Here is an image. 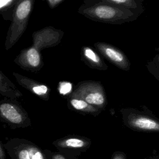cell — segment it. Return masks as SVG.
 I'll use <instances>...</instances> for the list:
<instances>
[{
	"label": "cell",
	"mask_w": 159,
	"mask_h": 159,
	"mask_svg": "<svg viewBox=\"0 0 159 159\" xmlns=\"http://www.w3.org/2000/svg\"><path fill=\"white\" fill-rule=\"evenodd\" d=\"M78 12L90 20L111 24L132 22L140 15L124 7L106 2L88 0H84Z\"/></svg>",
	"instance_id": "6da1fadb"
},
{
	"label": "cell",
	"mask_w": 159,
	"mask_h": 159,
	"mask_svg": "<svg viewBox=\"0 0 159 159\" xmlns=\"http://www.w3.org/2000/svg\"><path fill=\"white\" fill-rule=\"evenodd\" d=\"M35 0H14L10 5L11 23L4 42L5 50L11 48L26 30Z\"/></svg>",
	"instance_id": "7a4b0ae2"
},
{
	"label": "cell",
	"mask_w": 159,
	"mask_h": 159,
	"mask_svg": "<svg viewBox=\"0 0 159 159\" xmlns=\"http://www.w3.org/2000/svg\"><path fill=\"white\" fill-rule=\"evenodd\" d=\"M70 97L83 99L101 111L107 104L106 93L102 84L99 81L91 80L81 81L70 93Z\"/></svg>",
	"instance_id": "3957f363"
},
{
	"label": "cell",
	"mask_w": 159,
	"mask_h": 159,
	"mask_svg": "<svg viewBox=\"0 0 159 159\" xmlns=\"http://www.w3.org/2000/svg\"><path fill=\"white\" fill-rule=\"evenodd\" d=\"M120 112L123 122L132 130L147 132H159V119L155 116L131 108L122 109Z\"/></svg>",
	"instance_id": "277c9868"
},
{
	"label": "cell",
	"mask_w": 159,
	"mask_h": 159,
	"mask_svg": "<svg viewBox=\"0 0 159 159\" xmlns=\"http://www.w3.org/2000/svg\"><path fill=\"white\" fill-rule=\"evenodd\" d=\"M64 32L53 26H47L32 34V46L41 51L44 48L58 45L61 41Z\"/></svg>",
	"instance_id": "5b68a950"
},
{
	"label": "cell",
	"mask_w": 159,
	"mask_h": 159,
	"mask_svg": "<svg viewBox=\"0 0 159 159\" xmlns=\"http://www.w3.org/2000/svg\"><path fill=\"white\" fill-rule=\"evenodd\" d=\"M94 46L96 50L110 63L120 70L129 71L130 62L125 53L117 47L105 42H95Z\"/></svg>",
	"instance_id": "8992f818"
},
{
	"label": "cell",
	"mask_w": 159,
	"mask_h": 159,
	"mask_svg": "<svg viewBox=\"0 0 159 159\" xmlns=\"http://www.w3.org/2000/svg\"><path fill=\"white\" fill-rule=\"evenodd\" d=\"M14 62L22 69L35 73L40 71L44 65L40 51L32 45L22 49Z\"/></svg>",
	"instance_id": "52a82bcc"
},
{
	"label": "cell",
	"mask_w": 159,
	"mask_h": 159,
	"mask_svg": "<svg viewBox=\"0 0 159 159\" xmlns=\"http://www.w3.org/2000/svg\"><path fill=\"white\" fill-rule=\"evenodd\" d=\"M12 75L20 85L35 94L45 98L48 95L50 89L47 85L18 73L13 72Z\"/></svg>",
	"instance_id": "ba28073f"
},
{
	"label": "cell",
	"mask_w": 159,
	"mask_h": 159,
	"mask_svg": "<svg viewBox=\"0 0 159 159\" xmlns=\"http://www.w3.org/2000/svg\"><path fill=\"white\" fill-rule=\"evenodd\" d=\"M81 60L91 68L100 71H105L108 68L98 53L89 46H83L81 48Z\"/></svg>",
	"instance_id": "9c48e42d"
},
{
	"label": "cell",
	"mask_w": 159,
	"mask_h": 159,
	"mask_svg": "<svg viewBox=\"0 0 159 159\" xmlns=\"http://www.w3.org/2000/svg\"><path fill=\"white\" fill-rule=\"evenodd\" d=\"M91 1H101L116 4L135 11L141 14L144 11L143 0H88Z\"/></svg>",
	"instance_id": "30bf717a"
},
{
	"label": "cell",
	"mask_w": 159,
	"mask_h": 159,
	"mask_svg": "<svg viewBox=\"0 0 159 159\" xmlns=\"http://www.w3.org/2000/svg\"><path fill=\"white\" fill-rule=\"evenodd\" d=\"M0 112L7 120L14 124H19L22 116L15 106L10 102H2L0 104Z\"/></svg>",
	"instance_id": "8fae6325"
},
{
	"label": "cell",
	"mask_w": 159,
	"mask_h": 159,
	"mask_svg": "<svg viewBox=\"0 0 159 159\" xmlns=\"http://www.w3.org/2000/svg\"><path fill=\"white\" fill-rule=\"evenodd\" d=\"M70 104L71 107L76 111L90 114H98L101 110L89 104L80 98L70 97Z\"/></svg>",
	"instance_id": "7c38bea8"
},
{
	"label": "cell",
	"mask_w": 159,
	"mask_h": 159,
	"mask_svg": "<svg viewBox=\"0 0 159 159\" xmlns=\"http://www.w3.org/2000/svg\"><path fill=\"white\" fill-rule=\"evenodd\" d=\"M0 93L4 94L19 96L20 93L16 89L12 82L0 70Z\"/></svg>",
	"instance_id": "4fadbf2b"
},
{
	"label": "cell",
	"mask_w": 159,
	"mask_h": 159,
	"mask_svg": "<svg viewBox=\"0 0 159 159\" xmlns=\"http://www.w3.org/2000/svg\"><path fill=\"white\" fill-rule=\"evenodd\" d=\"M91 142L88 139L82 137H70L65 139L62 145L65 147L71 148H85L89 147Z\"/></svg>",
	"instance_id": "5bb4252c"
},
{
	"label": "cell",
	"mask_w": 159,
	"mask_h": 159,
	"mask_svg": "<svg viewBox=\"0 0 159 159\" xmlns=\"http://www.w3.org/2000/svg\"><path fill=\"white\" fill-rule=\"evenodd\" d=\"M147 69L159 82V54H157L153 59L148 61Z\"/></svg>",
	"instance_id": "9a60e30c"
},
{
	"label": "cell",
	"mask_w": 159,
	"mask_h": 159,
	"mask_svg": "<svg viewBox=\"0 0 159 159\" xmlns=\"http://www.w3.org/2000/svg\"><path fill=\"white\" fill-rule=\"evenodd\" d=\"M71 84L70 83L62 82L60 83L59 92L60 94L65 95L68 93H71Z\"/></svg>",
	"instance_id": "2e32d148"
},
{
	"label": "cell",
	"mask_w": 159,
	"mask_h": 159,
	"mask_svg": "<svg viewBox=\"0 0 159 159\" xmlns=\"http://www.w3.org/2000/svg\"><path fill=\"white\" fill-rule=\"evenodd\" d=\"M45 1L51 9H53L61 3L64 0H42Z\"/></svg>",
	"instance_id": "e0dca14e"
},
{
	"label": "cell",
	"mask_w": 159,
	"mask_h": 159,
	"mask_svg": "<svg viewBox=\"0 0 159 159\" xmlns=\"http://www.w3.org/2000/svg\"><path fill=\"white\" fill-rule=\"evenodd\" d=\"M19 159H30L29 152L27 150H22L19 154Z\"/></svg>",
	"instance_id": "ac0fdd59"
},
{
	"label": "cell",
	"mask_w": 159,
	"mask_h": 159,
	"mask_svg": "<svg viewBox=\"0 0 159 159\" xmlns=\"http://www.w3.org/2000/svg\"><path fill=\"white\" fill-rule=\"evenodd\" d=\"M112 159H127L126 155L122 152H116L113 155Z\"/></svg>",
	"instance_id": "d6986e66"
},
{
	"label": "cell",
	"mask_w": 159,
	"mask_h": 159,
	"mask_svg": "<svg viewBox=\"0 0 159 159\" xmlns=\"http://www.w3.org/2000/svg\"><path fill=\"white\" fill-rule=\"evenodd\" d=\"M32 159H43V157L40 152H36L34 155H32Z\"/></svg>",
	"instance_id": "ffe728a7"
},
{
	"label": "cell",
	"mask_w": 159,
	"mask_h": 159,
	"mask_svg": "<svg viewBox=\"0 0 159 159\" xmlns=\"http://www.w3.org/2000/svg\"><path fill=\"white\" fill-rule=\"evenodd\" d=\"M53 159H66V158L61 155H56L53 157Z\"/></svg>",
	"instance_id": "44dd1931"
},
{
	"label": "cell",
	"mask_w": 159,
	"mask_h": 159,
	"mask_svg": "<svg viewBox=\"0 0 159 159\" xmlns=\"http://www.w3.org/2000/svg\"><path fill=\"white\" fill-rule=\"evenodd\" d=\"M150 159H159V156H157V157H152Z\"/></svg>",
	"instance_id": "7402d4cb"
},
{
	"label": "cell",
	"mask_w": 159,
	"mask_h": 159,
	"mask_svg": "<svg viewBox=\"0 0 159 159\" xmlns=\"http://www.w3.org/2000/svg\"><path fill=\"white\" fill-rule=\"evenodd\" d=\"M155 50H156L157 52H159V47H157V48H155Z\"/></svg>",
	"instance_id": "603a6c76"
}]
</instances>
